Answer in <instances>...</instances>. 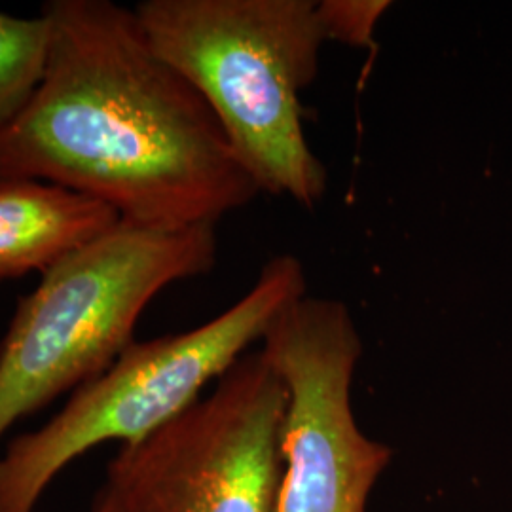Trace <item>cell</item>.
Masks as SVG:
<instances>
[{
  "instance_id": "1",
  "label": "cell",
  "mask_w": 512,
  "mask_h": 512,
  "mask_svg": "<svg viewBox=\"0 0 512 512\" xmlns=\"http://www.w3.org/2000/svg\"><path fill=\"white\" fill-rule=\"evenodd\" d=\"M37 90L0 139V183L59 184L147 226L219 224L260 194L202 95L135 10L50 0Z\"/></svg>"
},
{
  "instance_id": "2",
  "label": "cell",
  "mask_w": 512,
  "mask_h": 512,
  "mask_svg": "<svg viewBox=\"0 0 512 512\" xmlns=\"http://www.w3.org/2000/svg\"><path fill=\"white\" fill-rule=\"evenodd\" d=\"M133 10L154 52L213 110L260 194L321 202L329 171L300 105L327 44L317 0H143Z\"/></svg>"
},
{
  "instance_id": "3",
  "label": "cell",
  "mask_w": 512,
  "mask_h": 512,
  "mask_svg": "<svg viewBox=\"0 0 512 512\" xmlns=\"http://www.w3.org/2000/svg\"><path fill=\"white\" fill-rule=\"evenodd\" d=\"M217 224L183 228L120 220L65 256L19 298L0 340V440L23 418L101 376L135 342L150 302L209 274Z\"/></svg>"
},
{
  "instance_id": "4",
  "label": "cell",
  "mask_w": 512,
  "mask_h": 512,
  "mask_svg": "<svg viewBox=\"0 0 512 512\" xmlns=\"http://www.w3.org/2000/svg\"><path fill=\"white\" fill-rule=\"evenodd\" d=\"M306 294L302 260L275 255L253 287L211 321L133 342L101 376L74 391L52 420L10 440L0 456V512L37 511L50 484L76 459L105 442L135 444L175 420Z\"/></svg>"
},
{
  "instance_id": "5",
  "label": "cell",
  "mask_w": 512,
  "mask_h": 512,
  "mask_svg": "<svg viewBox=\"0 0 512 512\" xmlns=\"http://www.w3.org/2000/svg\"><path fill=\"white\" fill-rule=\"evenodd\" d=\"M287 395L262 351L147 439L122 446L105 490L124 512H275Z\"/></svg>"
},
{
  "instance_id": "6",
  "label": "cell",
  "mask_w": 512,
  "mask_h": 512,
  "mask_svg": "<svg viewBox=\"0 0 512 512\" xmlns=\"http://www.w3.org/2000/svg\"><path fill=\"white\" fill-rule=\"evenodd\" d=\"M363 338L346 302L306 294L283 311L260 351L285 387L283 475L275 512H368L393 448L353 410Z\"/></svg>"
},
{
  "instance_id": "7",
  "label": "cell",
  "mask_w": 512,
  "mask_h": 512,
  "mask_svg": "<svg viewBox=\"0 0 512 512\" xmlns=\"http://www.w3.org/2000/svg\"><path fill=\"white\" fill-rule=\"evenodd\" d=\"M120 220L109 205L59 184L2 181L0 283L46 274Z\"/></svg>"
},
{
  "instance_id": "8",
  "label": "cell",
  "mask_w": 512,
  "mask_h": 512,
  "mask_svg": "<svg viewBox=\"0 0 512 512\" xmlns=\"http://www.w3.org/2000/svg\"><path fill=\"white\" fill-rule=\"evenodd\" d=\"M48 23L0 10V139L31 101L44 71Z\"/></svg>"
},
{
  "instance_id": "9",
  "label": "cell",
  "mask_w": 512,
  "mask_h": 512,
  "mask_svg": "<svg viewBox=\"0 0 512 512\" xmlns=\"http://www.w3.org/2000/svg\"><path fill=\"white\" fill-rule=\"evenodd\" d=\"M389 0H317V18L327 42L370 48Z\"/></svg>"
},
{
  "instance_id": "10",
  "label": "cell",
  "mask_w": 512,
  "mask_h": 512,
  "mask_svg": "<svg viewBox=\"0 0 512 512\" xmlns=\"http://www.w3.org/2000/svg\"><path fill=\"white\" fill-rule=\"evenodd\" d=\"M92 512H124L122 507L118 505V501L112 497V495L103 488L101 494L95 497V503H93Z\"/></svg>"
}]
</instances>
